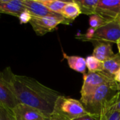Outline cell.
Segmentation results:
<instances>
[{
	"label": "cell",
	"mask_w": 120,
	"mask_h": 120,
	"mask_svg": "<svg viewBox=\"0 0 120 120\" xmlns=\"http://www.w3.org/2000/svg\"><path fill=\"white\" fill-rule=\"evenodd\" d=\"M15 120H46V115L34 108L18 103L13 110Z\"/></svg>",
	"instance_id": "obj_8"
},
{
	"label": "cell",
	"mask_w": 120,
	"mask_h": 120,
	"mask_svg": "<svg viewBox=\"0 0 120 120\" xmlns=\"http://www.w3.org/2000/svg\"><path fill=\"white\" fill-rule=\"evenodd\" d=\"M26 10L32 17L60 16L61 15L53 13L48 9L39 0H23Z\"/></svg>",
	"instance_id": "obj_9"
},
{
	"label": "cell",
	"mask_w": 120,
	"mask_h": 120,
	"mask_svg": "<svg viewBox=\"0 0 120 120\" xmlns=\"http://www.w3.org/2000/svg\"><path fill=\"white\" fill-rule=\"evenodd\" d=\"M63 54L64 58L67 60L70 68L83 75L86 74V65L85 58L78 56H68L65 53Z\"/></svg>",
	"instance_id": "obj_13"
},
{
	"label": "cell",
	"mask_w": 120,
	"mask_h": 120,
	"mask_svg": "<svg viewBox=\"0 0 120 120\" xmlns=\"http://www.w3.org/2000/svg\"><path fill=\"white\" fill-rule=\"evenodd\" d=\"M120 39V23L117 21L106 22L95 30L89 41L109 42L117 44Z\"/></svg>",
	"instance_id": "obj_6"
},
{
	"label": "cell",
	"mask_w": 120,
	"mask_h": 120,
	"mask_svg": "<svg viewBox=\"0 0 120 120\" xmlns=\"http://www.w3.org/2000/svg\"><path fill=\"white\" fill-rule=\"evenodd\" d=\"M0 120H15L13 110L0 105Z\"/></svg>",
	"instance_id": "obj_20"
},
{
	"label": "cell",
	"mask_w": 120,
	"mask_h": 120,
	"mask_svg": "<svg viewBox=\"0 0 120 120\" xmlns=\"http://www.w3.org/2000/svg\"><path fill=\"white\" fill-rule=\"evenodd\" d=\"M89 114L80 101L60 95L56 100L51 120H74Z\"/></svg>",
	"instance_id": "obj_3"
},
{
	"label": "cell",
	"mask_w": 120,
	"mask_h": 120,
	"mask_svg": "<svg viewBox=\"0 0 120 120\" xmlns=\"http://www.w3.org/2000/svg\"><path fill=\"white\" fill-rule=\"evenodd\" d=\"M46 120H50L49 118H48V119H46Z\"/></svg>",
	"instance_id": "obj_28"
},
{
	"label": "cell",
	"mask_w": 120,
	"mask_h": 120,
	"mask_svg": "<svg viewBox=\"0 0 120 120\" xmlns=\"http://www.w3.org/2000/svg\"><path fill=\"white\" fill-rule=\"evenodd\" d=\"M120 69V53H115L113 57L103 63V71L106 75L114 79V75Z\"/></svg>",
	"instance_id": "obj_14"
},
{
	"label": "cell",
	"mask_w": 120,
	"mask_h": 120,
	"mask_svg": "<svg viewBox=\"0 0 120 120\" xmlns=\"http://www.w3.org/2000/svg\"><path fill=\"white\" fill-rule=\"evenodd\" d=\"M26 10L23 0H0V13L18 17Z\"/></svg>",
	"instance_id": "obj_11"
},
{
	"label": "cell",
	"mask_w": 120,
	"mask_h": 120,
	"mask_svg": "<svg viewBox=\"0 0 120 120\" xmlns=\"http://www.w3.org/2000/svg\"><path fill=\"white\" fill-rule=\"evenodd\" d=\"M115 81L104 72H88L84 75V82L80 91V102L83 105L91 97L96 90L104 84Z\"/></svg>",
	"instance_id": "obj_4"
},
{
	"label": "cell",
	"mask_w": 120,
	"mask_h": 120,
	"mask_svg": "<svg viewBox=\"0 0 120 120\" xmlns=\"http://www.w3.org/2000/svg\"><path fill=\"white\" fill-rule=\"evenodd\" d=\"M32 18V15L27 11L25 10V11H23L19 16H18V19L20 20V24H26L27 22L30 23L31 19Z\"/></svg>",
	"instance_id": "obj_21"
},
{
	"label": "cell",
	"mask_w": 120,
	"mask_h": 120,
	"mask_svg": "<svg viewBox=\"0 0 120 120\" xmlns=\"http://www.w3.org/2000/svg\"><path fill=\"white\" fill-rule=\"evenodd\" d=\"M120 13V0H99L96 13L106 22L114 21Z\"/></svg>",
	"instance_id": "obj_7"
},
{
	"label": "cell",
	"mask_w": 120,
	"mask_h": 120,
	"mask_svg": "<svg viewBox=\"0 0 120 120\" xmlns=\"http://www.w3.org/2000/svg\"><path fill=\"white\" fill-rule=\"evenodd\" d=\"M114 80L117 83H120V69L116 72V74L114 75Z\"/></svg>",
	"instance_id": "obj_23"
},
{
	"label": "cell",
	"mask_w": 120,
	"mask_h": 120,
	"mask_svg": "<svg viewBox=\"0 0 120 120\" xmlns=\"http://www.w3.org/2000/svg\"><path fill=\"white\" fill-rule=\"evenodd\" d=\"M81 9L83 14L91 15L96 14V7L99 0H75Z\"/></svg>",
	"instance_id": "obj_16"
},
{
	"label": "cell",
	"mask_w": 120,
	"mask_h": 120,
	"mask_svg": "<svg viewBox=\"0 0 120 120\" xmlns=\"http://www.w3.org/2000/svg\"><path fill=\"white\" fill-rule=\"evenodd\" d=\"M117 89L119 91H120V83H117Z\"/></svg>",
	"instance_id": "obj_27"
},
{
	"label": "cell",
	"mask_w": 120,
	"mask_h": 120,
	"mask_svg": "<svg viewBox=\"0 0 120 120\" xmlns=\"http://www.w3.org/2000/svg\"><path fill=\"white\" fill-rule=\"evenodd\" d=\"M0 73L19 103L38 109L47 118L50 117L60 93L34 78L15 75L9 67Z\"/></svg>",
	"instance_id": "obj_1"
},
{
	"label": "cell",
	"mask_w": 120,
	"mask_h": 120,
	"mask_svg": "<svg viewBox=\"0 0 120 120\" xmlns=\"http://www.w3.org/2000/svg\"><path fill=\"white\" fill-rule=\"evenodd\" d=\"M71 22L63 16L32 17L30 24L33 30L39 36H43L48 32L53 31L60 24H70Z\"/></svg>",
	"instance_id": "obj_5"
},
{
	"label": "cell",
	"mask_w": 120,
	"mask_h": 120,
	"mask_svg": "<svg viewBox=\"0 0 120 120\" xmlns=\"http://www.w3.org/2000/svg\"><path fill=\"white\" fill-rule=\"evenodd\" d=\"M82 13L79 6L75 1H68L65 4L61 15L66 20L72 22Z\"/></svg>",
	"instance_id": "obj_15"
},
{
	"label": "cell",
	"mask_w": 120,
	"mask_h": 120,
	"mask_svg": "<svg viewBox=\"0 0 120 120\" xmlns=\"http://www.w3.org/2000/svg\"><path fill=\"white\" fill-rule=\"evenodd\" d=\"M51 11L61 15L62 11L67 4L65 1L60 0H39Z\"/></svg>",
	"instance_id": "obj_17"
},
{
	"label": "cell",
	"mask_w": 120,
	"mask_h": 120,
	"mask_svg": "<svg viewBox=\"0 0 120 120\" xmlns=\"http://www.w3.org/2000/svg\"><path fill=\"white\" fill-rule=\"evenodd\" d=\"M115 20H117V21H118L120 23V14H119V15L117 16V19Z\"/></svg>",
	"instance_id": "obj_26"
},
{
	"label": "cell",
	"mask_w": 120,
	"mask_h": 120,
	"mask_svg": "<svg viewBox=\"0 0 120 120\" xmlns=\"http://www.w3.org/2000/svg\"><path fill=\"white\" fill-rule=\"evenodd\" d=\"M74 120H100V115H93V114H88L80 117H78Z\"/></svg>",
	"instance_id": "obj_22"
},
{
	"label": "cell",
	"mask_w": 120,
	"mask_h": 120,
	"mask_svg": "<svg viewBox=\"0 0 120 120\" xmlns=\"http://www.w3.org/2000/svg\"><path fill=\"white\" fill-rule=\"evenodd\" d=\"M120 97L117 83L115 81L110 82L98 87L84 106L89 113L100 115L107 104L118 101Z\"/></svg>",
	"instance_id": "obj_2"
},
{
	"label": "cell",
	"mask_w": 120,
	"mask_h": 120,
	"mask_svg": "<svg viewBox=\"0 0 120 120\" xmlns=\"http://www.w3.org/2000/svg\"><path fill=\"white\" fill-rule=\"evenodd\" d=\"M18 103V101L0 73V105L13 110Z\"/></svg>",
	"instance_id": "obj_10"
},
{
	"label": "cell",
	"mask_w": 120,
	"mask_h": 120,
	"mask_svg": "<svg viewBox=\"0 0 120 120\" xmlns=\"http://www.w3.org/2000/svg\"><path fill=\"white\" fill-rule=\"evenodd\" d=\"M89 25L90 27L94 29V30H97L98 28H99L100 27H101L102 25H103L104 24H105L106 22L102 17H101L98 14H94L89 16Z\"/></svg>",
	"instance_id": "obj_19"
},
{
	"label": "cell",
	"mask_w": 120,
	"mask_h": 120,
	"mask_svg": "<svg viewBox=\"0 0 120 120\" xmlns=\"http://www.w3.org/2000/svg\"><path fill=\"white\" fill-rule=\"evenodd\" d=\"M117 48H118V50H119V53H120V39L117 41Z\"/></svg>",
	"instance_id": "obj_25"
},
{
	"label": "cell",
	"mask_w": 120,
	"mask_h": 120,
	"mask_svg": "<svg viewBox=\"0 0 120 120\" xmlns=\"http://www.w3.org/2000/svg\"><path fill=\"white\" fill-rule=\"evenodd\" d=\"M115 53L112 51V46L111 43L109 42H98L93 51V56L97 58L98 60L104 63L108 59L115 56Z\"/></svg>",
	"instance_id": "obj_12"
},
{
	"label": "cell",
	"mask_w": 120,
	"mask_h": 120,
	"mask_svg": "<svg viewBox=\"0 0 120 120\" xmlns=\"http://www.w3.org/2000/svg\"><path fill=\"white\" fill-rule=\"evenodd\" d=\"M86 59V68L89 72H101L103 71V63L93 56H89Z\"/></svg>",
	"instance_id": "obj_18"
},
{
	"label": "cell",
	"mask_w": 120,
	"mask_h": 120,
	"mask_svg": "<svg viewBox=\"0 0 120 120\" xmlns=\"http://www.w3.org/2000/svg\"><path fill=\"white\" fill-rule=\"evenodd\" d=\"M112 108H113L115 110H120V98L118 100L117 102H116V103L112 105Z\"/></svg>",
	"instance_id": "obj_24"
}]
</instances>
